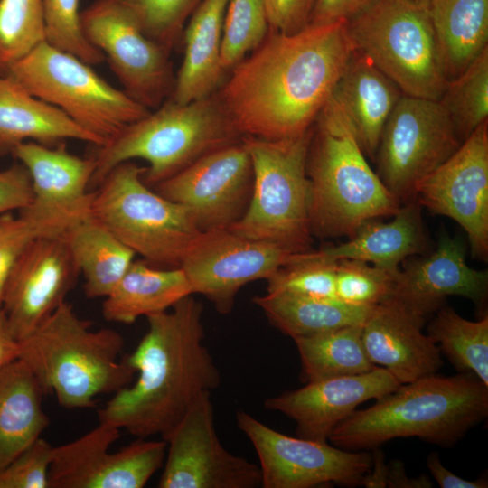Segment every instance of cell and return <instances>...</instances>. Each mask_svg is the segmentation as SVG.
Listing matches in <instances>:
<instances>
[{
  "instance_id": "obj_1",
  "label": "cell",
  "mask_w": 488,
  "mask_h": 488,
  "mask_svg": "<svg viewBox=\"0 0 488 488\" xmlns=\"http://www.w3.org/2000/svg\"><path fill=\"white\" fill-rule=\"evenodd\" d=\"M354 49L346 22L269 30L217 93L243 136L294 137L312 127Z\"/></svg>"
},
{
  "instance_id": "obj_2",
  "label": "cell",
  "mask_w": 488,
  "mask_h": 488,
  "mask_svg": "<svg viewBox=\"0 0 488 488\" xmlns=\"http://www.w3.org/2000/svg\"><path fill=\"white\" fill-rule=\"evenodd\" d=\"M172 308L146 316V333L122 358L137 378L99 410V423L165 441L197 398L220 385V371L203 344L202 304L190 295Z\"/></svg>"
},
{
  "instance_id": "obj_3",
  "label": "cell",
  "mask_w": 488,
  "mask_h": 488,
  "mask_svg": "<svg viewBox=\"0 0 488 488\" xmlns=\"http://www.w3.org/2000/svg\"><path fill=\"white\" fill-rule=\"evenodd\" d=\"M376 400L341 421L328 440L348 451L411 436L451 447L488 415V386L468 372L426 376Z\"/></svg>"
},
{
  "instance_id": "obj_4",
  "label": "cell",
  "mask_w": 488,
  "mask_h": 488,
  "mask_svg": "<svg viewBox=\"0 0 488 488\" xmlns=\"http://www.w3.org/2000/svg\"><path fill=\"white\" fill-rule=\"evenodd\" d=\"M306 172L313 236L350 238L363 222L392 217L401 206L369 165L349 120L332 97L313 125Z\"/></svg>"
},
{
  "instance_id": "obj_5",
  "label": "cell",
  "mask_w": 488,
  "mask_h": 488,
  "mask_svg": "<svg viewBox=\"0 0 488 488\" xmlns=\"http://www.w3.org/2000/svg\"><path fill=\"white\" fill-rule=\"evenodd\" d=\"M123 336L116 330H92L67 301L19 341V360L44 393L66 408L94 407L102 394L116 393L136 371L122 359Z\"/></svg>"
},
{
  "instance_id": "obj_6",
  "label": "cell",
  "mask_w": 488,
  "mask_h": 488,
  "mask_svg": "<svg viewBox=\"0 0 488 488\" xmlns=\"http://www.w3.org/2000/svg\"><path fill=\"white\" fill-rule=\"evenodd\" d=\"M242 138L217 92L187 104L167 99L97 146L90 185H99L117 165L143 159L148 164L143 181L155 186L202 155Z\"/></svg>"
},
{
  "instance_id": "obj_7",
  "label": "cell",
  "mask_w": 488,
  "mask_h": 488,
  "mask_svg": "<svg viewBox=\"0 0 488 488\" xmlns=\"http://www.w3.org/2000/svg\"><path fill=\"white\" fill-rule=\"evenodd\" d=\"M313 126L303 134L266 140L243 136L253 185L243 216L229 230L293 253L311 250V183L306 172Z\"/></svg>"
},
{
  "instance_id": "obj_8",
  "label": "cell",
  "mask_w": 488,
  "mask_h": 488,
  "mask_svg": "<svg viewBox=\"0 0 488 488\" xmlns=\"http://www.w3.org/2000/svg\"><path fill=\"white\" fill-rule=\"evenodd\" d=\"M346 25L354 48L404 95L439 100L449 80L429 0H375Z\"/></svg>"
},
{
  "instance_id": "obj_9",
  "label": "cell",
  "mask_w": 488,
  "mask_h": 488,
  "mask_svg": "<svg viewBox=\"0 0 488 488\" xmlns=\"http://www.w3.org/2000/svg\"><path fill=\"white\" fill-rule=\"evenodd\" d=\"M145 168L114 167L94 192L91 215L148 264L180 267L202 231L185 207L145 183Z\"/></svg>"
},
{
  "instance_id": "obj_10",
  "label": "cell",
  "mask_w": 488,
  "mask_h": 488,
  "mask_svg": "<svg viewBox=\"0 0 488 488\" xmlns=\"http://www.w3.org/2000/svg\"><path fill=\"white\" fill-rule=\"evenodd\" d=\"M3 74L61 109L93 136L99 146L151 111L111 86L89 64L46 42L9 65Z\"/></svg>"
},
{
  "instance_id": "obj_11",
  "label": "cell",
  "mask_w": 488,
  "mask_h": 488,
  "mask_svg": "<svg viewBox=\"0 0 488 488\" xmlns=\"http://www.w3.org/2000/svg\"><path fill=\"white\" fill-rule=\"evenodd\" d=\"M462 144L439 101L402 95L381 132L376 174L401 204Z\"/></svg>"
},
{
  "instance_id": "obj_12",
  "label": "cell",
  "mask_w": 488,
  "mask_h": 488,
  "mask_svg": "<svg viewBox=\"0 0 488 488\" xmlns=\"http://www.w3.org/2000/svg\"><path fill=\"white\" fill-rule=\"evenodd\" d=\"M87 40L99 49L124 91L149 110L171 95L174 79L171 52L147 37L114 0H97L80 13Z\"/></svg>"
},
{
  "instance_id": "obj_13",
  "label": "cell",
  "mask_w": 488,
  "mask_h": 488,
  "mask_svg": "<svg viewBox=\"0 0 488 488\" xmlns=\"http://www.w3.org/2000/svg\"><path fill=\"white\" fill-rule=\"evenodd\" d=\"M236 422L257 452L263 488L358 486L371 469L368 451L286 436L241 410L236 412Z\"/></svg>"
},
{
  "instance_id": "obj_14",
  "label": "cell",
  "mask_w": 488,
  "mask_h": 488,
  "mask_svg": "<svg viewBox=\"0 0 488 488\" xmlns=\"http://www.w3.org/2000/svg\"><path fill=\"white\" fill-rule=\"evenodd\" d=\"M252 185L251 158L242 138L202 155L155 191L185 207L207 232L228 230L243 216Z\"/></svg>"
},
{
  "instance_id": "obj_15",
  "label": "cell",
  "mask_w": 488,
  "mask_h": 488,
  "mask_svg": "<svg viewBox=\"0 0 488 488\" xmlns=\"http://www.w3.org/2000/svg\"><path fill=\"white\" fill-rule=\"evenodd\" d=\"M119 436V428L99 423L80 437L53 447L49 488L144 487L163 467L167 443L138 438L110 453Z\"/></svg>"
},
{
  "instance_id": "obj_16",
  "label": "cell",
  "mask_w": 488,
  "mask_h": 488,
  "mask_svg": "<svg viewBox=\"0 0 488 488\" xmlns=\"http://www.w3.org/2000/svg\"><path fill=\"white\" fill-rule=\"evenodd\" d=\"M160 488L261 487L259 466L227 451L214 426L211 392H203L165 439Z\"/></svg>"
},
{
  "instance_id": "obj_17",
  "label": "cell",
  "mask_w": 488,
  "mask_h": 488,
  "mask_svg": "<svg viewBox=\"0 0 488 488\" xmlns=\"http://www.w3.org/2000/svg\"><path fill=\"white\" fill-rule=\"evenodd\" d=\"M415 198L465 231L472 255L488 257V121L416 186Z\"/></svg>"
},
{
  "instance_id": "obj_18",
  "label": "cell",
  "mask_w": 488,
  "mask_h": 488,
  "mask_svg": "<svg viewBox=\"0 0 488 488\" xmlns=\"http://www.w3.org/2000/svg\"><path fill=\"white\" fill-rule=\"evenodd\" d=\"M27 169L33 201L21 217L43 234L64 233L91 215L94 192H89L95 170L94 157L70 153L63 142L55 146L33 141L11 149Z\"/></svg>"
},
{
  "instance_id": "obj_19",
  "label": "cell",
  "mask_w": 488,
  "mask_h": 488,
  "mask_svg": "<svg viewBox=\"0 0 488 488\" xmlns=\"http://www.w3.org/2000/svg\"><path fill=\"white\" fill-rule=\"evenodd\" d=\"M295 253L228 230L202 232L184 256L183 270L192 294H202L222 314H229L239 289L268 279L290 263Z\"/></svg>"
},
{
  "instance_id": "obj_20",
  "label": "cell",
  "mask_w": 488,
  "mask_h": 488,
  "mask_svg": "<svg viewBox=\"0 0 488 488\" xmlns=\"http://www.w3.org/2000/svg\"><path fill=\"white\" fill-rule=\"evenodd\" d=\"M64 233L33 239L11 271L2 309L18 341L64 303L77 282L80 271Z\"/></svg>"
},
{
  "instance_id": "obj_21",
  "label": "cell",
  "mask_w": 488,
  "mask_h": 488,
  "mask_svg": "<svg viewBox=\"0 0 488 488\" xmlns=\"http://www.w3.org/2000/svg\"><path fill=\"white\" fill-rule=\"evenodd\" d=\"M401 384L386 369L306 383L265 400L267 409L280 412L296 426V436L327 442L333 429L361 403L378 399Z\"/></svg>"
},
{
  "instance_id": "obj_22",
  "label": "cell",
  "mask_w": 488,
  "mask_h": 488,
  "mask_svg": "<svg viewBox=\"0 0 488 488\" xmlns=\"http://www.w3.org/2000/svg\"><path fill=\"white\" fill-rule=\"evenodd\" d=\"M487 291V271L470 267L464 241L443 234L434 252L399 268L389 296L426 323L448 296L468 298L479 307L484 305Z\"/></svg>"
},
{
  "instance_id": "obj_23",
  "label": "cell",
  "mask_w": 488,
  "mask_h": 488,
  "mask_svg": "<svg viewBox=\"0 0 488 488\" xmlns=\"http://www.w3.org/2000/svg\"><path fill=\"white\" fill-rule=\"evenodd\" d=\"M425 322L388 296L372 307L362 324L369 360L389 371L400 384L436 373L443 366L436 343L422 333Z\"/></svg>"
},
{
  "instance_id": "obj_24",
  "label": "cell",
  "mask_w": 488,
  "mask_h": 488,
  "mask_svg": "<svg viewBox=\"0 0 488 488\" xmlns=\"http://www.w3.org/2000/svg\"><path fill=\"white\" fill-rule=\"evenodd\" d=\"M421 211L422 206L414 198L401 204L389 221L369 220L347 241L314 254L328 261H365L396 276L406 258L427 249V237Z\"/></svg>"
},
{
  "instance_id": "obj_25",
  "label": "cell",
  "mask_w": 488,
  "mask_h": 488,
  "mask_svg": "<svg viewBox=\"0 0 488 488\" xmlns=\"http://www.w3.org/2000/svg\"><path fill=\"white\" fill-rule=\"evenodd\" d=\"M403 93L354 49L332 98L349 120L365 155L374 160L383 127Z\"/></svg>"
},
{
  "instance_id": "obj_26",
  "label": "cell",
  "mask_w": 488,
  "mask_h": 488,
  "mask_svg": "<svg viewBox=\"0 0 488 488\" xmlns=\"http://www.w3.org/2000/svg\"><path fill=\"white\" fill-rule=\"evenodd\" d=\"M229 0H201L183 30L184 54L168 99L187 104L217 92L227 73L221 65Z\"/></svg>"
},
{
  "instance_id": "obj_27",
  "label": "cell",
  "mask_w": 488,
  "mask_h": 488,
  "mask_svg": "<svg viewBox=\"0 0 488 488\" xmlns=\"http://www.w3.org/2000/svg\"><path fill=\"white\" fill-rule=\"evenodd\" d=\"M76 139L99 142L58 108L33 96L6 74L0 73V147L5 152L33 141L53 146Z\"/></svg>"
},
{
  "instance_id": "obj_28",
  "label": "cell",
  "mask_w": 488,
  "mask_h": 488,
  "mask_svg": "<svg viewBox=\"0 0 488 488\" xmlns=\"http://www.w3.org/2000/svg\"><path fill=\"white\" fill-rule=\"evenodd\" d=\"M193 295L181 267L157 268L133 261L112 291L104 297L105 320L129 324L141 316L162 313Z\"/></svg>"
},
{
  "instance_id": "obj_29",
  "label": "cell",
  "mask_w": 488,
  "mask_h": 488,
  "mask_svg": "<svg viewBox=\"0 0 488 488\" xmlns=\"http://www.w3.org/2000/svg\"><path fill=\"white\" fill-rule=\"evenodd\" d=\"M44 394L19 359L0 371V472L48 427Z\"/></svg>"
},
{
  "instance_id": "obj_30",
  "label": "cell",
  "mask_w": 488,
  "mask_h": 488,
  "mask_svg": "<svg viewBox=\"0 0 488 488\" xmlns=\"http://www.w3.org/2000/svg\"><path fill=\"white\" fill-rule=\"evenodd\" d=\"M89 298L106 297L134 261L135 252L92 215L65 231Z\"/></svg>"
},
{
  "instance_id": "obj_31",
  "label": "cell",
  "mask_w": 488,
  "mask_h": 488,
  "mask_svg": "<svg viewBox=\"0 0 488 488\" xmlns=\"http://www.w3.org/2000/svg\"><path fill=\"white\" fill-rule=\"evenodd\" d=\"M429 10L451 80L488 47V0H429Z\"/></svg>"
},
{
  "instance_id": "obj_32",
  "label": "cell",
  "mask_w": 488,
  "mask_h": 488,
  "mask_svg": "<svg viewBox=\"0 0 488 488\" xmlns=\"http://www.w3.org/2000/svg\"><path fill=\"white\" fill-rule=\"evenodd\" d=\"M253 303L264 312L272 325L293 340L362 324L373 307L279 292L255 296Z\"/></svg>"
},
{
  "instance_id": "obj_33",
  "label": "cell",
  "mask_w": 488,
  "mask_h": 488,
  "mask_svg": "<svg viewBox=\"0 0 488 488\" xmlns=\"http://www.w3.org/2000/svg\"><path fill=\"white\" fill-rule=\"evenodd\" d=\"M361 333L362 324H353L295 339L303 382L361 374L377 367L367 356Z\"/></svg>"
},
{
  "instance_id": "obj_34",
  "label": "cell",
  "mask_w": 488,
  "mask_h": 488,
  "mask_svg": "<svg viewBox=\"0 0 488 488\" xmlns=\"http://www.w3.org/2000/svg\"><path fill=\"white\" fill-rule=\"evenodd\" d=\"M427 335L460 372L488 386V316L469 321L444 305L427 326Z\"/></svg>"
},
{
  "instance_id": "obj_35",
  "label": "cell",
  "mask_w": 488,
  "mask_h": 488,
  "mask_svg": "<svg viewBox=\"0 0 488 488\" xmlns=\"http://www.w3.org/2000/svg\"><path fill=\"white\" fill-rule=\"evenodd\" d=\"M438 101L461 142L488 121V47L448 80Z\"/></svg>"
},
{
  "instance_id": "obj_36",
  "label": "cell",
  "mask_w": 488,
  "mask_h": 488,
  "mask_svg": "<svg viewBox=\"0 0 488 488\" xmlns=\"http://www.w3.org/2000/svg\"><path fill=\"white\" fill-rule=\"evenodd\" d=\"M44 41L42 0H0V73Z\"/></svg>"
},
{
  "instance_id": "obj_37",
  "label": "cell",
  "mask_w": 488,
  "mask_h": 488,
  "mask_svg": "<svg viewBox=\"0 0 488 488\" xmlns=\"http://www.w3.org/2000/svg\"><path fill=\"white\" fill-rule=\"evenodd\" d=\"M268 31L264 0H229L221 42L224 70L229 72L254 51Z\"/></svg>"
},
{
  "instance_id": "obj_38",
  "label": "cell",
  "mask_w": 488,
  "mask_h": 488,
  "mask_svg": "<svg viewBox=\"0 0 488 488\" xmlns=\"http://www.w3.org/2000/svg\"><path fill=\"white\" fill-rule=\"evenodd\" d=\"M336 264L337 261H328L315 257L312 249L295 253L289 264L281 267L267 279V292L337 299Z\"/></svg>"
},
{
  "instance_id": "obj_39",
  "label": "cell",
  "mask_w": 488,
  "mask_h": 488,
  "mask_svg": "<svg viewBox=\"0 0 488 488\" xmlns=\"http://www.w3.org/2000/svg\"><path fill=\"white\" fill-rule=\"evenodd\" d=\"M150 39L170 52L182 41L184 23L201 0H114Z\"/></svg>"
},
{
  "instance_id": "obj_40",
  "label": "cell",
  "mask_w": 488,
  "mask_h": 488,
  "mask_svg": "<svg viewBox=\"0 0 488 488\" xmlns=\"http://www.w3.org/2000/svg\"><path fill=\"white\" fill-rule=\"evenodd\" d=\"M47 43L70 53L89 65L105 60L102 52L85 37L79 0H42Z\"/></svg>"
},
{
  "instance_id": "obj_41",
  "label": "cell",
  "mask_w": 488,
  "mask_h": 488,
  "mask_svg": "<svg viewBox=\"0 0 488 488\" xmlns=\"http://www.w3.org/2000/svg\"><path fill=\"white\" fill-rule=\"evenodd\" d=\"M396 276L368 262L337 261L335 296L343 303L374 306L390 296Z\"/></svg>"
},
{
  "instance_id": "obj_42",
  "label": "cell",
  "mask_w": 488,
  "mask_h": 488,
  "mask_svg": "<svg viewBox=\"0 0 488 488\" xmlns=\"http://www.w3.org/2000/svg\"><path fill=\"white\" fill-rule=\"evenodd\" d=\"M52 449L37 438L0 472V488H49Z\"/></svg>"
},
{
  "instance_id": "obj_43",
  "label": "cell",
  "mask_w": 488,
  "mask_h": 488,
  "mask_svg": "<svg viewBox=\"0 0 488 488\" xmlns=\"http://www.w3.org/2000/svg\"><path fill=\"white\" fill-rule=\"evenodd\" d=\"M32 201V180L21 163L0 171V215L14 210L23 211Z\"/></svg>"
},
{
  "instance_id": "obj_44",
  "label": "cell",
  "mask_w": 488,
  "mask_h": 488,
  "mask_svg": "<svg viewBox=\"0 0 488 488\" xmlns=\"http://www.w3.org/2000/svg\"><path fill=\"white\" fill-rule=\"evenodd\" d=\"M269 30L296 33L309 23L314 0H264Z\"/></svg>"
},
{
  "instance_id": "obj_45",
  "label": "cell",
  "mask_w": 488,
  "mask_h": 488,
  "mask_svg": "<svg viewBox=\"0 0 488 488\" xmlns=\"http://www.w3.org/2000/svg\"><path fill=\"white\" fill-rule=\"evenodd\" d=\"M47 235L21 216L16 225L0 239V309L11 271L27 244L35 237Z\"/></svg>"
},
{
  "instance_id": "obj_46",
  "label": "cell",
  "mask_w": 488,
  "mask_h": 488,
  "mask_svg": "<svg viewBox=\"0 0 488 488\" xmlns=\"http://www.w3.org/2000/svg\"><path fill=\"white\" fill-rule=\"evenodd\" d=\"M375 0H314L308 24L347 22Z\"/></svg>"
},
{
  "instance_id": "obj_47",
  "label": "cell",
  "mask_w": 488,
  "mask_h": 488,
  "mask_svg": "<svg viewBox=\"0 0 488 488\" xmlns=\"http://www.w3.org/2000/svg\"><path fill=\"white\" fill-rule=\"evenodd\" d=\"M427 466L441 488H487L486 477L478 480H465L446 468L439 458L437 452H431L427 457Z\"/></svg>"
},
{
  "instance_id": "obj_48",
  "label": "cell",
  "mask_w": 488,
  "mask_h": 488,
  "mask_svg": "<svg viewBox=\"0 0 488 488\" xmlns=\"http://www.w3.org/2000/svg\"><path fill=\"white\" fill-rule=\"evenodd\" d=\"M387 466L386 487L430 488L433 486L430 479L424 474L414 478L407 476L404 465L400 461H392Z\"/></svg>"
},
{
  "instance_id": "obj_49",
  "label": "cell",
  "mask_w": 488,
  "mask_h": 488,
  "mask_svg": "<svg viewBox=\"0 0 488 488\" xmlns=\"http://www.w3.org/2000/svg\"><path fill=\"white\" fill-rule=\"evenodd\" d=\"M19 358V341L13 335L3 309H0V371Z\"/></svg>"
},
{
  "instance_id": "obj_50",
  "label": "cell",
  "mask_w": 488,
  "mask_h": 488,
  "mask_svg": "<svg viewBox=\"0 0 488 488\" xmlns=\"http://www.w3.org/2000/svg\"><path fill=\"white\" fill-rule=\"evenodd\" d=\"M18 222V218H14L8 213L0 215V239L7 234Z\"/></svg>"
},
{
  "instance_id": "obj_51",
  "label": "cell",
  "mask_w": 488,
  "mask_h": 488,
  "mask_svg": "<svg viewBox=\"0 0 488 488\" xmlns=\"http://www.w3.org/2000/svg\"><path fill=\"white\" fill-rule=\"evenodd\" d=\"M5 153V151L2 147H0V155H4Z\"/></svg>"
}]
</instances>
